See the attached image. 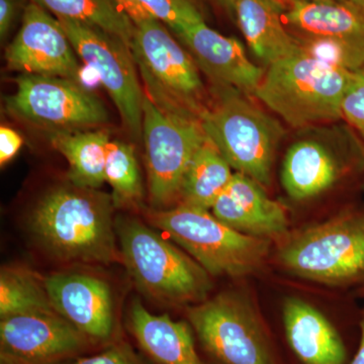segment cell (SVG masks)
I'll return each instance as SVG.
<instances>
[{"instance_id":"cell-1","label":"cell","mask_w":364,"mask_h":364,"mask_svg":"<svg viewBox=\"0 0 364 364\" xmlns=\"http://www.w3.org/2000/svg\"><path fill=\"white\" fill-rule=\"evenodd\" d=\"M112 195L69 182L49 189L33 208L31 231L46 252L61 262L109 265L117 247Z\"/></svg>"},{"instance_id":"cell-2","label":"cell","mask_w":364,"mask_h":364,"mask_svg":"<svg viewBox=\"0 0 364 364\" xmlns=\"http://www.w3.org/2000/svg\"><path fill=\"white\" fill-rule=\"evenodd\" d=\"M132 21L135 33L131 51L146 97L162 111L200 122L210 97L195 60L146 9Z\"/></svg>"},{"instance_id":"cell-3","label":"cell","mask_w":364,"mask_h":364,"mask_svg":"<svg viewBox=\"0 0 364 364\" xmlns=\"http://www.w3.org/2000/svg\"><path fill=\"white\" fill-rule=\"evenodd\" d=\"M114 226L122 259L141 293L169 306H193L208 299L210 275L191 256L136 218L119 215Z\"/></svg>"},{"instance_id":"cell-4","label":"cell","mask_w":364,"mask_h":364,"mask_svg":"<svg viewBox=\"0 0 364 364\" xmlns=\"http://www.w3.org/2000/svg\"><path fill=\"white\" fill-rule=\"evenodd\" d=\"M353 73L301 51L270 64L254 95L294 129L323 126L343 117Z\"/></svg>"},{"instance_id":"cell-5","label":"cell","mask_w":364,"mask_h":364,"mask_svg":"<svg viewBox=\"0 0 364 364\" xmlns=\"http://www.w3.org/2000/svg\"><path fill=\"white\" fill-rule=\"evenodd\" d=\"M200 123L232 169L269 186L275 154L286 134L277 119L242 91L213 86Z\"/></svg>"},{"instance_id":"cell-6","label":"cell","mask_w":364,"mask_h":364,"mask_svg":"<svg viewBox=\"0 0 364 364\" xmlns=\"http://www.w3.org/2000/svg\"><path fill=\"white\" fill-rule=\"evenodd\" d=\"M145 210L153 226L168 235L212 277L252 274L272 247L270 239L236 231L203 208L179 203L167 210Z\"/></svg>"},{"instance_id":"cell-7","label":"cell","mask_w":364,"mask_h":364,"mask_svg":"<svg viewBox=\"0 0 364 364\" xmlns=\"http://www.w3.org/2000/svg\"><path fill=\"white\" fill-rule=\"evenodd\" d=\"M287 272L331 287L364 284V210L348 208L289 237L277 253Z\"/></svg>"},{"instance_id":"cell-8","label":"cell","mask_w":364,"mask_h":364,"mask_svg":"<svg viewBox=\"0 0 364 364\" xmlns=\"http://www.w3.org/2000/svg\"><path fill=\"white\" fill-rule=\"evenodd\" d=\"M186 315L205 350L222 364H277L265 326L245 294L222 291L189 306Z\"/></svg>"},{"instance_id":"cell-9","label":"cell","mask_w":364,"mask_h":364,"mask_svg":"<svg viewBox=\"0 0 364 364\" xmlns=\"http://www.w3.org/2000/svg\"><path fill=\"white\" fill-rule=\"evenodd\" d=\"M16 91L6 98L9 114L49 131L102 128L109 117L102 100L78 81L57 76L20 74Z\"/></svg>"},{"instance_id":"cell-10","label":"cell","mask_w":364,"mask_h":364,"mask_svg":"<svg viewBox=\"0 0 364 364\" xmlns=\"http://www.w3.org/2000/svg\"><path fill=\"white\" fill-rule=\"evenodd\" d=\"M363 166L364 151L350 132L338 127H312L306 129L287 149L282 163V183L289 198L309 200Z\"/></svg>"},{"instance_id":"cell-11","label":"cell","mask_w":364,"mask_h":364,"mask_svg":"<svg viewBox=\"0 0 364 364\" xmlns=\"http://www.w3.org/2000/svg\"><path fill=\"white\" fill-rule=\"evenodd\" d=\"M142 139L151 205L164 210L179 200L186 170L207 135L198 119L162 111L144 95Z\"/></svg>"},{"instance_id":"cell-12","label":"cell","mask_w":364,"mask_h":364,"mask_svg":"<svg viewBox=\"0 0 364 364\" xmlns=\"http://www.w3.org/2000/svg\"><path fill=\"white\" fill-rule=\"evenodd\" d=\"M76 54L93 72L119 111L124 128L142 138L144 90L131 48L104 30L58 18Z\"/></svg>"},{"instance_id":"cell-13","label":"cell","mask_w":364,"mask_h":364,"mask_svg":"<svg viewBox=\"0 0 364 364\" xmlns=\"http://www.w3.org/2000/svg\"><path fill=\"white\" fill-rule=\"evenodd\" d=\"M77 54L58 18L28 1L21 28L6 48L7 68L21 74L57 76L80 82Z\"/></svg>"},{"instance_id":"cell-14","label":"cell","mask_w":364,"mask_h":364,"mask_svg":"<svg viewBox=\"0 0 364 364\" xmlns=\"http://www.w3.org/2000/svg\"><path fill=\"white\" fill-rule=\"evenodd\" d=\"M90 341L56 311L11 316L0 321L1 364H56Z\"/></svg>"},{"instance_id":"cell-15","label":"cell","mask_w":364,"mask_h":364,"mask_svg":"<svg viewBox=\"0 0 364 364\" xmlns=\"http://www.w3.org/2000/svg\"><path fill=\"white\" fill-rule=\"evenodd\" d=\"M56 312L90 341H105L114 331V303L107 282L86 273L57 272L45 279Z\"/></svg>"},{"instance_id":"cell-16","label":"cell","mask_w":364,"mask_h":364,"mask_svg":"<svg viewBox=\"0 0 364 364\" xmlns=\"http://www.w3.org/2000/svg\"><path fill=\"white\" fill-rule=\"evenodd\" d=\"M176 35L213 86L254 95L265 71L250 61L241 42L221 35L205 21L189 26Z\"/></svg>"},{"instance_id":"cell-17","label":"cell","mask_w":364,"mask_h":364,"mask_svg":"<svg viewBox=\"0 0 364 364\" xmlns=\"http://www.w3.org/2000/svg\"><path fill=\"white\" fill-rule=\"evenodd\" d=\"M263 188L251 177L235 172L210 210L220 221L241 233L270 240L280 238L289 228L286 212Z\"/></svg>"},{"instance_id":"cell-18","label":"cell","mask_w":364,"mask_h":364,"mask_svg":"<svg viewBox=\"0 0 364 364\" xmlns=\"http://www.w3.org/2000/svg\"><path fill=\"white\" fill-rule=\"evenodd\" d=\"M287 343L305 364H346L347 348L332 323L304 299L289 296L282 308Z\"/></svg>"},{"instance_id":"cell-19","label":"cell","mask_w":364,"mask_h":364,"mask_svg":"<svg viewBox=\"0 0 364 364\" xmlns=\"http://www.w3.org/2000/svg\"><path fill=\"white\" fill-rule=\"evenodd\" d=\"M129 328L136 343L154 364H208L196 351L193 329L168 315H154L139 299L132 301Z\"/></svg>"},{"instance_id":"cell-20","label":"cell","mask_w":364,"mask_h":364,"mask_svg":"<svg viewBox=\"0 0 364 364\" xmlns=\"http://www.w3.org/2000/svg\"><path fill=\"white\" fill-rule=\"evenodd\" d=\"M282 6L273 0H236L234 16L253 54L268 66L301 52L282 23Z\"/></svg>"},{"instance_id":"cell-21","label":"cell","mask_w":364,"mask_h":364,"mask_svg":"<svg viewBox=\"0 0 364 364\" xmlns=\"http://www.w3.org/2000/svg\"><path fill=\"white\" fill-rule=\"evenodd\" d=\"M284 11L294 36L335 38L364 48V11L352 1H293Z\"/></svg>"},{"instance_id":"cell-22","label":"cell","mask_w":364,"mask_h":364,"mask_svg":"<svg viewBox=\"0 0 364 364\" xmlns=\"http://www.w3.org/2000/svg\"><path fill=\"white\" fill-rule=\"evenodd\" d=\"M53 147L68 162L67 179L79 188L98 189L105 182L109 133L102 128L50 133Z\"/></svg>"},{"instance_id":"cell-23","label":"cell","mask_w":364,"mask_h":364,"mask_svg":"<svg viewBox=\"0 0 364 364\" xmlns=\"http://www.w3.org/2000/svg\"><path fill=\"white\" fill-rule=\"evenodd\" d=\"M233 176L229 163L207 136L186 170L179 200L184 205L210 210Z\"/></svg>"},{"instance_id":"cell-24","label":"cell","mask_w":364,"mask_h":364,"mask_svg":"<svg viewBox=\"0 0 364 364\" xmlns=\"http://www.w3.org/2000/svg\"><path fill=\"white\" fill-rule=\"evenodd\" d=\"M55 18L95 26L123 40L131 48L135 25L119 0H31Z\"/></svg>"},{"instance_id":"cell-25","label":"cell","mask_w":364,"mask_h":364,"mask_svg":"<svg viewBox=\"0 0 364 364\" xmlns=\"http://www.w3.org/2000/svg\"><path fill=\"white\" fill-rule=\"evenodd\" d=\"M45 279L23 267H4L0 272V318L36 312H53Z\"/></svg>"},{"instance_id":"cell-26","label":"cell","mask_w":364,"mask_h":364,"mask_svg":"<svg viewBox=\"0 0 364 364\" xmlns=\"http://www.w3.org/2000/svg\"><path fill=\"white\" fill-rule=\"evenodd\" d=\"M105 181L112 189L116 208H139L144 189L135 149L121 140L109 141L105 161Z\"/></svg>"},{"instance_id":"cell-27","label":"cell","mask_w":364,"mask_h":364,"mask_svg":"<svg viewBox=\"0 0 364 364\" xmlns=\"http://www.w3.org/2000/svg\"><path fill=\"white\" fill-rule=\"evenodd\" d=\"M294 37L301 51L320 61L351 72L364 67V48L360 46L335 38Z\"/></svg>"},{"instance_id":"cell-28","label":"cell","mask_w":364,"mask_h":364,"mask_svg":"<svg viewBox=\"0 0 364 364\" xmlns=\"http://www.w3.org/2000/svg\"><path fill=\"white\" fill-rule=\"evenodd\" d=\"M154 18L174 33L189 26L203 23V18L193 0H136Z\"/></svg>"},{"instance_id":"cell-29","label":"cell","mask_w":364,"mask_h":364,"mask_svg":"<svg viewBox=\"0 0 364 364\" xmlns=\"http://www.w3.org/2000/svg\"><path fill=\"white\" fill-rule=\"evenodd\" d=\"M342 116L364 140V67L354 72L341 105Z\"/></svg>"},{"instance_id":"cell-30","label":"cell","mask_w":364,"mask_h":364,"mask_svg":"<svg viewBox=\"0 0 364 364\" xmlns=\"http://www.w3.org/2000/svg\"><path fill=\"white\" fill-rule=\"evenodd\" d=\"M64 364H147L128 343L119 342L90 358H79Z\"/></svg>"},{"instance_id":"cell-31","label":"cell","mask_w":364,"mask_h":364,"mask_svg":"<svg viewBox=\"0 0 364 364\" xmlns=\"http://www.w3.org/2000/svg\"><path fill=\"white\" fill-rule=\"evenodd\" d=\"M23 145V136L9 127L0 128V164L1 167L18 154Z\"/></svg>"},{"instance_id":"cell-32","label":"cell","mask_w":364,"mask_h":364,"mask_svg":"<svg viewBox=\"0 0 364 364\" xmlns=\"http://www.w3.org/2000/svg\"><path fill=\"white\" fill-rule=\"evenodd\" d=\"M25 0H0V39L6 40Z\"/></svg>"},{"instance_id":"cell-33","label":"cell","mask_w":364,"mask_h":364,"mask_svg":"<svg viewBox=\"0 0 364 364\" xmlns=\"http://www.w3.org/2000/svg\"><path fill=\"white\" fill-rule=\"evenodd\" d=\"M359 327H360V341H359L358 352L352 359L350 364H364V310L361 313Z\"/></svg>"},{"instance_id":"cell-34","label":"cell","mask_w":364,"mask_h":364,"mask_svg":"<svg viewBox=\"0 0 364 364\" xmlns=\"http://www.w3.org/2000/svg\"><path fill=\"white\" fill-rule=\"evenodd\" d=\"M215 6L220 7L228 14H234V6L236 0H208Z\"/></svg>"},{"instance_id":"cell-35","label":"cell","mask_w":364,"mask_h":364,"mask_svg":"<svg viewBox=\"0 0 364 364\" xmlns=\"http://www.w3.org/2000/svg\"><path fill=\"white\" fill-rule=\"evenodd\" d=\"M293 1H351V0H289V4Z\"/></svg>"},{"instance_id":"cell-36","label":"cell","mask_w":364,"mask_h":364,"mask_svg":"<svg viewBox=\"0 0 364 364\" xmlns=\"http://www.w3.org/2000/svg\"><path fill=\"white\" fill-rule=\"evenodd\" d=\"M356 6H358L361 11H364V0H351Z\"/></svg>"},{"instance_id":"cell-37","label":"cell","mask_w":364,"mask_h":364,"mask_svg":"<svg viewBox=\"0 0 364 364\" xmlns=\"http://www.w3.org/2000/svg\"><path fill=\"white\" fill-rule=\"evenodd\" d=\"M273 1L277 2V4H279L280 6L282 7V9H286L287 4H289V0H273Z\"/></svg>"},{"instance_id":"cell-38","label":"cell","mask_w":364,"mask_h":364,"mask_svg":"<svg viewBox=\"0 0 364 364\" xmlns=\"http://www.w3.org/2000/svg\"><path fill=\"white\" fill-rule=\"evenodd\" d=\"M358 294L359 296H363V298H364V284L363 287H359Z\"/></svg>"},{"instance_id":"cell-39","label":"cell","mask_w":364,"mask_h":364,"mask_svg":"<svg viewBox=\"0 0 364 364\" xmlns=\"http://www.w3.org/2000/svg\"><path fill=\"white\" fill-rule=\"evenodd\" d=\"M363 188H364V186H363Z\"/></svg>"}]
</instances>
